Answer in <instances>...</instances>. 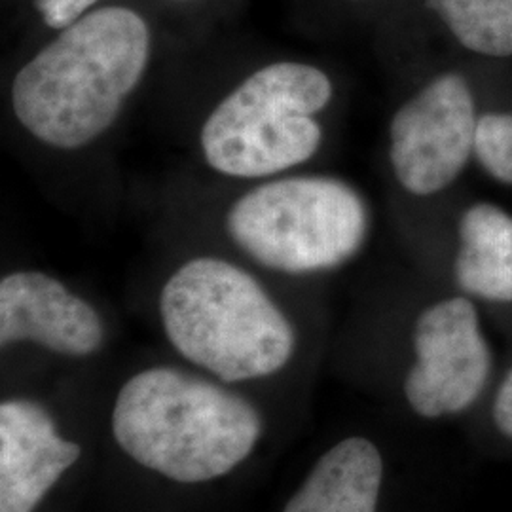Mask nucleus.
Returning a JSON list of instances; mask_svg holds the SVG:
<instances>
[{
	"instance_id": "nucleus-1",
	"label": "nucleus",
	"mask_w": 512,
	"mask_h": 512,
	"mask_svg": "<svg viewBox=\"0 0 512 512\" xmlns=\"http://www.w3.org/2000/svg\"><path fill=\"white\" fill-rule=\"evenodd\" d=\"M150 52V27L139 12L95 8L19 69L10 88L12 112L44 147H90L116 124L141 86Z\"/></svg>"
},
{
	"instance_id": "nucleus-2",
	"label": "nucleus",
	"mask_w": 512,
	"mask_h": 512,
	"mask_svg": "<svg viewBox=\"0 0 512 512\" xmlns=\"http://www.w3.org/2000/svg\"><path fill=\"white\" fill-rule=\"evenodd\" d=\"M260 433L253 404L167 366L129 378L112 410V435L129 458L183 484L228 475L251 456Z\"/></svg>"
},
{
	"instance_id": "nucleus-3",
	"label": "nucleus",
	"mask_w": 512,
	"mask_h": 512,
	"mask_svg": "<svg viewBox=\"0 0 512 512\" xmlns=\"http://www.w3.org/2000/svg\"><path fill=\"white\" fill-rule=\"evenodd\" d=\"M160 317L171 346L222 382L272 376L296 346L293 325L272 296L220 256H194L169 275Z\"/></svg>"
},
{
	"instance_id": "nucleus-4",
	"label": "nucleus",
	"mask_w": 512,
	"mask_h": 512,
	"mask_svg": "<svg viewBox=\"0 0 512 512\" xmlns=\"http://www.w3.org/2000/svg\"><path fill=\"white\" fill-rule=\"evenodd\" d=\"M332 93L329 74L310 63L275 61L256 69L203 120V162L241 181L291 173L319 152L317 114L329 107Z\"/></svg>"
},
{
	"instance_id": "nucleus-5",
	"label": "nucleus",
	"mask_w": 512,
	"mask_h": 512,
	"mask_svg": "<svg viewBox=\"0 0 512 512\" xmlns=\"http://www.w3.org/2000/svg\"><path fill=\"white\" fill-rule=\"evenodd\" d=\"M368 207L327 175H279L243 192L226 211L232 243L256 264L287 275L327 272L359 253Z\"/></svg>"
},
{
	"instance_id": "nucleus-6",
	"label": "nucleus",
	"mask_w": 512,
	"mask_h": 512,
	"mask_svg": "<svg viewBox=\"0 0 512 512\" xmlns=\"http://www.w3.org/2000/svg\"><path fill=\"white\" fill-rule=\"evenodd\" d=\"M475 99L459 74H442L395 112L389 160L408 194L433 196L454 183L476 143Z\"/></svg>"
},
{
	"instance_id": "nucleus-7",
	"label": "nucleus",
	"mask_w": 512,
	"mask_h": 512,
	"mask_svg": "<svg viewBox=\"0 0 512 512\" xmlns=\"http://www.w3.org/2000/svg\"><path fill=\"white\" fill-rule=\"evenodd\" d=\"M414 349L416 365L406 376L404 395L420 416L458 414L475 403L488 382L492 355L467 298H448L423 311Z\"/></svg>"
},
{
	"instance_id": "nucleus-8",
	"label": "nucleus",
	"mask_w": 512,
	"mask_h": 512,
	"mask_svg": "<svg viewBox=\"0 0 512 512\" xmlns=\"http://www.w3.org/2000/svg\"><path fill=\"white\" fill-rule=\"evenodd\" d=\"M99 311L59 279L37 270H19L0 281L2 346L33 342L59 355L86 357L103 346Z\"/></svg>"
},
{
	"instance_id": "nucleus-9",
	"label": "nucleus",
	"mask_w": 512,
	"mask_h": 512,
	"mask_svg": "<svg viewBox=\"0 0 512 512\" xmlns=\"http://www.w3.org/2000/svg\"><path fill=\"white\" fill-rule=\"evenodd\" d=\"M82 450L29 401L0 406V512H33Z\"/></svg>"
},
{
	"instance_id": "nucleus-10",
	"label": "nucleus",
	"mask_w": 512,
	"mask_h": 512,
	"mask_svg": "<svg viewBox=\"0 0 512 512\" xmlns=\"http://www.w3.org/2000/svg\"><path fill=\"white\" fill-rule=\"evenodd\" d=\"M382 478L378 448L349 437L319 458L283 512H376Z\"/></svg>"
},
{
	"instance_id": "nucleus-11",
	"label": "nucleus",
	"mask_w": 512,
	"mask_h": 512,
	"mask_svg": "<svg viewBox=\"0 0 512 512\" xmlns=\"http://www.w3.org/2000/svg\"><path fill=\"white\" fill-rule=\"evenodd\" d=\"M456 277L469 294L512 302V217L490 203H476L459 222Z\"/></svg>"
},
{
	"instance_id": "nucleus-12",
	"label": "nucleus",
	"mask_w": 512,
	"mask_h": 512,
	"mask_svg": "<svg viewBox=\"0 0 512 512\" xmlns=\"http://www.w3.org/2000/svg\"><path fill=\"white\" fill-rule=\"evenodd\" d=\"M427 8L467 50L512 55V0H427Z\"/></svg>"
},
{
	"instance_id": "nucleus-13",
	"label": "nucleus",
	"mask_w": 512,
	"mask_h": 512,
	"mask_svg": "<svg viewBox=\"0 0 512 512\" xmlns=\"http://www.w3.org/2000/svg\"><path fill=\"white\" fill-rule=\"evenodd\" d=\"M475 152L494 179L512 184V114L478 118Z\"/></svg>"
},
{
	"instance_id": "nucleus-14",
	"label": "nucleus",
	"mask_w": 512,
	"mask_h": 512,
	"mask_svg": "<svg viewBox=\"0 0 512 512\" xmlns=\"http://www.w3.org/2000/svg\"><path fill=\"white\" fill-rule=\"evenodd\" d=\"M38 16L50 29L61 31L95 10L99 0H33Z\"/></svg>"
},
{
	"instance_id": "nucleus-15",
	"label": "nucleus",
	"mask_w": 512,
	"mask_h": 512,
	"mask_svg": "<svg viewBox=\"0 0 512 512\" xmlns=\"http://www.w3.org/2000/svg\"><path fill=\"white\" fill-rule=\"evenodd\" d=\"M494 421L497 429L512 439V370L507 374L505 382L499 387L495 397Z\"/></svg>"
}]
</instances>
